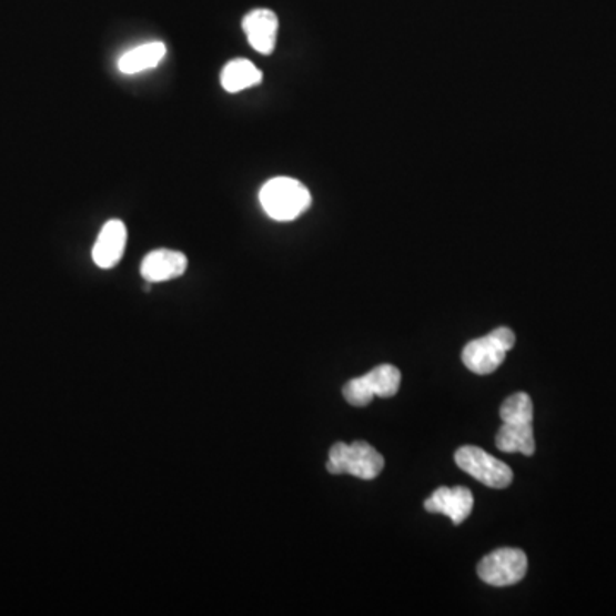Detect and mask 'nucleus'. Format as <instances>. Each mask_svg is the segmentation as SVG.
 Returning <instances> with one entry per match:
<instances>
[{
	"instance_id": "13",
	"label": "nucleus",
	"mask_w": 616,
	"mask_h": 616,
	"mask_svg": "<svg viewBox=\"0 0 616 616\" xmlns=\"http://www.w3.org/2000/svg\"><path fill=\"white\" fill-rule=\"evenodd\" d=\"M366 387L377 397L396 396L401 385V372L394 365H378L368 374L363 375Z\"/></svg>"
},
{
	"instance_id": "4",
	"label": "nucleus",
	"mask_w": 616,
	"mask_h": 616,
	"mask_svg": "<svg viewBox=\"0 0 616 616\" xmlns=\"http://www.w3.org/2000/svg\"><path fill=\"white\" fill-rule=\"evenodd\" d=\"M456 464L464 473L489 488H507L514 479V473L507 464L502 463L497 457L489 456L488 452L475 447V445H464V447L457 448Z\"/></svg>"
},
{
	"instance_id": "15",
	"label": "nucleus",
	"mask_w": 616,
	"mask_h": 616,
	"mask_svg": "<svg viewBox=\"0 0 616 616\" xmlns=\"http://www.w3.org/2000/svg\"><path fill=\"white\" fill-rule=\"evenodd\" d=\"M343 396L352 406H366L374 401V393L366 387L362 377L353 378L343 387Z\"/></svg>"
},
{
	"instance_id": "14",
	"label": "nucleus",
	"mask_w": 616,
	"mask_h": 616,
	"mask_svg": "<svg viewBox=\"0 0 616 616\" xmlns=\"http://www.w3.org/2000/svg\"><path fill=\"white\" fill-rule=\"evenodd\" d=\"M504 423H533L534 406L529 394L517 393L504 401L501 407Z\"/></svg>"
},
{
	"instance_id": "3",
	"label": "nucleus",
	"mask_w": 616,
	"mask_h": 616,
	"mask_svg": "<svg viewBox=\"0 0 616 616\" xmlns=\"http://www.w3.org/2000/svg\"><path fill=\"white\" fill-rule=\"evenodd\" d=\"M516 344V334L508 327H498L488 336L471 341L463 350V362L473 374H493L504 363Z\"/></svg>"
},
{
	"instance_id": "7",
	"label": "nucleus",
	"mask_w": 616,
	"mask_h": 616,
	"mask_svg": "<svg viewBox=\"0 0 616 616\" xmlns=\"http://www.w3.org/2000/svg\"><path fill=\"white\" fill-rule=\"evenodd\" d=\"M242 27L255 52L262 55H271L274 52L277 30H280L276 12L270 9H255L243 18Z\"/></svg>"
},
{
	"instance_id": "6",
	"label": "nucleus",
	"mask_w": 616,
	"mask_h": 616,
	"mask_svg": "<svg viewBox=\"0 0 616 616\" xmlns=\"http://www.w3.org/2000/svg\"><path fill=\"white\" fill-rule=\"evenodd\" d=\"M473 505H475L473 493L464 486H456V488L441 486L425 501V508L430 514H444L456 526L469 517Z\"/></svg>"
},
{
	"instance_id": "10",
	"label": "nucleus",
	"mask_w": 616,
	"mask_h": 616,
	"mask_svg": "<svg viewBox=\"0 0 616 616\" xmlns=\"http://www.w3.org/2000/svg\"><path fill=\"white\" fill-rule=\"evenodd\" d=\"M166 55V46L161 41H150L123 53L119 59V71L123 74H139L156 68Z\"/></svg>"
},
{
	"instance_id": "9",
	"label": "nucleus",
	"mask_w": 616,
	"mask_h": 616,
	"mask_svg": "<svg viewBox=\"0 0 616 616\" xmlns=\"http://www.w3.org/2000/svg\"><path fill=\"white\" fill-rule=\"evenodd\" d=\"M188 257L182 252L160 249L148 254L141 264V274L150 283L175 280L188 271Z\"/></svg>"
},
{
	"instance_id": "8",
	"label": "nucleus",
	"mask_w": 616,
	"mask_h": 616,
	"mask_svg": "<svg viewBox=\"0 0 616 616\" xmlns=\"http://www.w3.org/2000/svg\"><path fill=\"white\" fill-rule=\"evenodd\" d=\"M128 229L120 220L107 221L93 246V261L100 270H112L125 252Z\"/></svg>"
},
{
	"instance_id": "12",
	"label": "nucleus",
	"mask_w": 616,
	"mask_h": 616,
	"mask_svg": "<svg viewBox=\"0 0 616 616\" xmlns=\"http://www.w3.org/2000/svg\"><path fill=\"white\" fill-rule=\"evenodd\" d=\"M262 81L261 69L255 68L251 60L235 59L224 65L221 72V87L229 93H240L249 88L257 87Z\"/></svg>"
},
{
	"instance_id": "2",
	"label": "nucleus",
	"mask_w": 616,
	"mask_h": 616,
	"mask_svg": "<svg viewBox=\"0 0 616 616\" xmlns=\"http://www.w3.org/2000/svg\"><path fill=\"white\" fill-rule=\"evenodd\" d=\"M384 466V456L366 442H353L350 445L337 442L329 452V461L325 464L331 475L346 473L360 479L377 478Z\"/></svg>"
},
{
	"instance_id": "11",
	"label": "nucleus",
	"mask_w": 616,
	"mask_h": 616,
	"mask_svg": "<svg viewBox=\"0 0 616 616\" xmlns=\"http://www.w3.org/2000/svg\"><path fill=\"white\" fill-rule=\"evenodd\" d=\"M497 448L507 454H524L533 456L536 452L533 423H504L498 430Z\"/></svg>"
},
{
	"instance_id": "5",
	"label": "nucleus",
	"mask_w": 616,
	"mask_h": 616,
	"mask_svg": "<svg viewBox=\"0 0 616 616\" xmlns=\"http://www.w3.org/2000/svg\"><path fill=\"white\" fill-rule=\"evenodd\" d=\"M527 572V557L523 549L502 548L489 553L479 562L478 575L488 586H514L524 579Z\"/></svg>"
},
{
	"instance_id": "1",
	"label": "nucleus",
	"mask_w": 616,
	"mask_h": 616,
	"mask_svg": "<svg viewBox=\"0 0 616 616\" xmlns=\"http://www.w3.org/2000/svg\"><path fill=\"white\" fill-rule=\"evenodd\" d=\"M259 201L265 214L273 220L293 221L311 208L312 195L299 180L276 176L262 185Z\"/></svg>"
}]
</instances>
